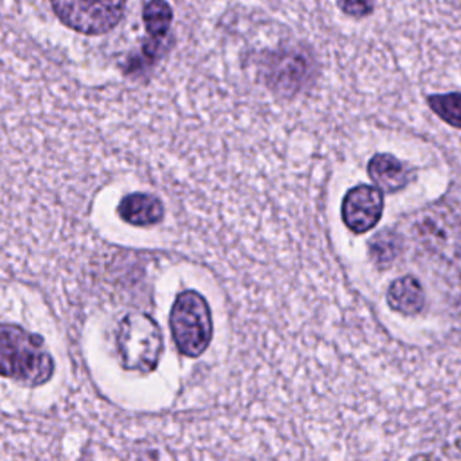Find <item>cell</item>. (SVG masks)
Returning a JSON list of instances; mask_svg holds the SVG:
<instances>
[{"label": "cell", "mask_w": 461, "mask_h": 461, "mask_svg": "<svg viewBox=\"0 0 461 461\" xmlns=\"http://www.w3.org/2000/svg\"><path fill=\"white\" fill-rule=\"evenodd\" d=\"M52 355L40 335L16 324H0V375L23 385L36 387L50 380Z\"/></svg>", "instance_id": "6da1fadb"}, {"label": "cell", "mask_w": 461, "mask_h": 461, "mask_svg": "<svg viewBox=\"0 0 461 461\" xmlns=\"http://www.w3.org/2000/svg\"><path fill=\"white\" fill-rule=\"evenodd\" d=\"M169 328L182 355H202L212 337L211 310L203 295L194 290L180 292L169 313Z\"/></svg>", "instance_id": "7a4b0ae2"}, {"label": "cell", "mask_w": 461, "mask_h": 461, "mask_svg": "<svg viewBox=\"0 0 461 461\" xmlns=\"http://www.w3.org/2000/svg\"><path fill=\"white\" fill-rule=\"evenodd\" d=\"M117 353L124 369L151 373L162 353V333L155 319L144 313L126 315L117 331Z\"/></svg>", "instance_id": "3957f363"}, {"label": "cell", "mask_w": 461, "mask_h": 461, "mask_svg": "<svg viewBox=\"0 0 461 461\" xmlns=\"http://www.w3.org/2000/svg\"><path fill=\"white\" fill-rule=\"evenodd\" d=\"M56 16L81 34H103L119 23L126 0H50Z\"/></svg>", "instance_id": "277c9868"}, {"label": "cell", "mask_w": 461, "mask_h": 461, "mask_svg": "<svg viewBox=\"0 0 461 461\" xmlns=\"http://www.w3.org/2000/svg\"><path fill=\"white\" fill-rule=\"evenodd\" d=\"M342 220L346 227L357 234L371 230L382 216L384 196L375 185L360 184L351 187L342 198Z\"/></svg>", "instance_id": "5b68a950"}, {"label": "cell", "mask_w": 461, "mask_h": 461, "mask_svg": "<svg viewBox=\"0 0 461 461\" xmlns=\"http://www.w3.org/2000/svg\"><path fill=\"white\" fill-rule=\"evenodd\" d=\"M117 214L122 221L135 227L157 225L164 218V205L160 198L148 193H131L126 194L119 205Z\"/></svg>", "instance_id": "8992f818"}, {"label": "cell", "mask_w": 461, "mask_h": 461, "mask_svg": "<svg viewBox=\"0 0 461 461\" xmlns=\"http://www.w3.org/2000/svg\"><path fill=\"white\" fill-rule=\"evenodd\" d=\"M367 173L375 185L385 193H396L411 180V169L389 153L375 155L367 164Z\"/></svg>", "instance_id": "52a82bcc"}, {"label": "cell", "mask_w": 461, "mask_h": 461, "mask_svg": "<svg viewBox=\"0 0 461 461\" xmlns=\"http://www.w3.org/2000/svg\"><path fill=\"white\" fill-rule=\"evenodd\" d=\"M385 297L389 306L403 315H418L425 306V292L420 281L412 276L394 279Z\"/></svg>", "instance_id": "ba28073f"}, {"label": "cell", "mask_w": 461, "mask_h": 461, "mask_svg": "<svg viewBox=\"0 0 461 461\" xmlns=\"http://www.w3.org/2000/svg\"><path fill=\"white\" fill-rule=\"evenodd\" d=\"M144 22L149 38H153V45L166 34L171 22V9L164 0H151L144 9Z\"/></svg>", "instance_id": "9c48e42d"}, {"label": "cell", "mask_w": 461, "mask_h": 461, "mask_svg": "<svg viewBox=\"0 0 461 461\" xmlns=\"http://www.w3.org/2000/svg\"><path fill=\"white\" fill-rule=\"evenodd\" d=\"M429 106L432 112L454 128H461V94H436L429 97Z\"/></svg>", "instance_id": "30bf717a"}, {"label": "cell", "mask_w": 461, "mask_h": 461, "mask_svg": "<svg viewBox=\"0 0 461 461\" xmlns=\"http://www.w3.org/2000/svg\"><path fill=\"white\" fill-rule=\"evenodd\" d=\"M398 250H400V247H398L396 238L393 234H389L387 230L380 232L378 236H375L369 241V254L380 265L391 263L396 258Z\"/></svg>", "instance_id": "8fae6325"}, {"label": "cell", "mask_w": 461, "mask_h": 461, "mask_svg": "<svg viewBox=\"0 0 461 461\" xmlns=\"http://www.w3.org/2000/svg\"><path fill=\"white\" fill-rule=\"evenodd\" d=\"M337 4L342 13L353 18L367 16L373 13L375 7V0H337Z\"/></svg>", "instance_id": "7c38bea8"}]
</instances>
